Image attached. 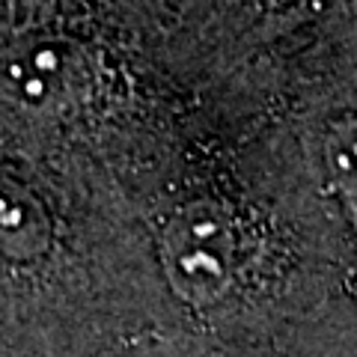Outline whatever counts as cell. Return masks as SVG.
I'll use <instances>...</instances> for the list:
<instances>
[{
	"label": "cell",
	"instance_id": "cell-2",
	"mask_svg": "<svg viewBox=\"0 0 357 357\" xmlns=\"http://www.w3.org/2000/svg\"><path fill=\"white\" fill-rule=\"evenodd\" d=\"M236 250V229L220 208L197 206L182 211L164 238V262L176 292L191 301L218 298L232 280Z\"/></svg>",
	"mask_w": 357,
	"mask_h": 357
},
{
	"label": "cell",
	"instance_id": "cell-1",
	"mask_svg": "<svg viewBox=\"0 0 357 357\" xmlns=\"http://www.w3.org/2000/svg\"><path fill=\"white\" fill-rule=\"evenodd\" d=\"M93 60L63 36H30L0 51V98L30 114L63 110L89 93Z\"/></svg>",
	"mask_w": 357,
	"mask_h": 357
}]
</instances>
